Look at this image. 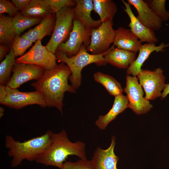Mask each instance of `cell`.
Instances as JSON below:
<instances>
[{"label":"cell","mask_w":169,"mask_h":169,"mask_svg":"<svg viewBox=\"0 0 169 169\" xmlns=\"http://www.w3.org/2000/svg\"><path fill=\"white\" fill-rule=\"evenodd\" d=\"M71 74L69 67L62 62L52 69L45 70L39 79L31 84L43 95L47 106L56 107L61 114L64 93H76L75 89L68 83Z\"/></svg>","instance_id":"cell-1"},{"label":"cell","mask_w":169,"mask_h":169,"mask_svg":"<svg viewBox=\"0 0 169 169\" xmlns=\"http://www.w3.org/2000/svg\"><path fill=\"white\" fill-rule=\"evenodd\" d=\"M75 155L80 159H87L85 143L75 142L69 139L66 131L54 133L51 142L48 148L35 161L37 163L60 168L68 156Z\"/></svg>","instance_id":"cell-2"},{"label":"cell","mask_w":169,"mask_h":169,"mask_svg":"<svg viewBox=\"0 0 169 169\" xmlns=\"http://www.w3.org/2000/svg\"><path fill=\"white\" fill-rule=\"evenodd\" d=\"M54 133L49 130L40 136L22 142L16 141L11 136L6 135L5 146L8 149V156L12 158L11 166H18L25 160L35 161L50 144Z\"/></svg>","instance_id":"cell-3"},{"label":"cell","mask_w":169,"mask_h":169,"mask_svg":"<svg viewBox=\"0 0 169 169\" xmlns=\"http://www.w3.org/2000/svg\"><path fill=\"white\" fill-rule=\"evenodd\" d=\"M87 51V48L83 44L77 54L72 57H68L57 50L54 54L57 60L66 64L70 69L71 75L69 79L75 89H78L81 85V72L84 67L92 63L99 66L107 64L104 57L107 51L99 54H90Z\"/></svg>","instance_id":"cell-4"},{"label":"cell","mask_w":169,"mask_h":169,"mask_svg":"<svg viewBox=\"0 0 169 169\" xmlns=\"http://www.w3.org/2000/svg\"><path fill=\"white\" fill-rule=\"evenodd\" d=\"M55 16L53 32L45 46L54 54L59 45L67 39L72 29L74 17V7L64 8L55 13Z\"/></svg>","instance_id":"cell-5"},{"label":"cell","mask_w":169,"mask_h":169,"mask_svg":"<svg viewBox=\"0 0 169 169\" xmlns=\"http://www.w3.org/2000/svg\"><path fill=\"white\" fill-rule=\"evenodd\" d=\"M6 88L7 94L0 101L1 104L18 110L33 104L38 105L42 107H47L44 96L38 91L22 92L7 85Z\"/></svg>","instance_id":"cell-6"},{"label":"cell","mask_w":169,"mask_h":169,"mask_svg":"<svg viewBox=\"0 0 169 169\" xmlns=\"http://www.w3.org/2000/svg\"><path fill=\"white\" fill-rule=\"evenodd\" d=\"M126 86L124 91L126 94L128 101V107L136 115L146 114L153 108L149 100L143 97L141 86L135 76L127 75L126 78Z\"/></svg>","instance_id":"cell-7"},{"label":"cell","mask_w":169,"mask_h":169,"mask_svg":"<svg viewBox=\"0 0 169 169\" xmlns=\"http://www.w3.org/2000/svg\"><path fill=\"white\" fill-rule=\"evenodd\" d=\"M113 26V21L102 23L99 27L92 29L87 51L93 54H100L107 51L111 44L113 43L115 37V30Z\"/></svg>","instance_id":"cell-8"},{"label":"cell","mask_w":169,"mask_h":169,"mask_svg":"<svg viewBox=\"0 0 169 169\" xmlns=\"http://www.w3.org/2000/svg\"><path fill=\"white\" fill-rule=\"evenodd\" d=\"M163 72L160 68L153 71L142 69L137 75L140 84L145 91L146 99L152 100L161 96V91L166 85Z\"/></svg>","instance_id":"cell-9"},{"label":"cell","mask_w":169,"mask_h":169,"mask_svg":"<svg viewBox=\"0 0 169 169\" xmlns=\"http://www.w3.org/2000/svg\"><path fill=\"white\" fill-rule=\"evenodd\" d=\"M38 40L26 54L16 59V63H23L36 65L45 70L53 68L57 64L55 54L42 45Z\"/></svg>","instance_id":"cell-10"},{"label":"cell","mask_w":169,"mask_h":169,"mask_svg":"<svg viewBox=\"0 0 169 169\" xmlns=\"http://www.w3.org/2000/svg\"><path fill=\"white\" fill-rule=\"evenodd\" d=\"M90 36L82 23L74 20L72 29L68 39L60 44L57 50L68 57H73L78 53L83 44L87 48L90 42Z\"/></svg>","instance_id":"cell-11"},{"label":"cell","mask_w":169,"mask_h":169,"mask_svg":"<svg viewBox=\"0 0 169 169\" xmlns=\"http://www.w3.org/2000/svg\"><path fill=\"white\" fill-rule=\"evenodd\" d=\"M45 71L42 67L36 65L16 63L12 69L13 75L6 85L12 89H16L28 81L38 80Z\"/></svg>","instance_id":"cell-12"},{"label":"cell","mask_w":169,"mask_h":169,"mask_svg":"<svg viewBox=\"0 0 169 169\" xmlns=\"http://www.w3.org/2000/svg\"><path fill=\"white\" fill-rule=\"evenodd\" d=\"M115 138L113 136L110 146L106 149L97 147L91 160L92 169H117L116 164L119 157L115 155L114 149Z\"/></svg>","instance_id":"cell-13"},{"label":"cell","mask_w":169,"mask_h":169,"mask_svg":"<svg viewBox=\"0 0 169 169\" xmlns=\"http://www.w3.org/2000/svg\"><path fill=\"white\" fill-rule=\"evenodd\" d=\"M122 2L125 6L124 10L128 16L130 20L129 24L130 30L142 42L149 43H157L158 40L153 29L142 23L133 13L130 5L123 0Z\"/></svg>","instance_id":"cell-14"},{"label":"cell","mask_w":169,"mask_h":169,"mask_svg":"<svg viewBox=\"0 0 169 169\" xmlns=\"http://www.w3.org/2000/svg\"><path fill=\"white\" fill-rule=\"evenodd\" d=\"M127 3L136 9L139 21L146 27L153 30H159L162 22L149 6L146 2L142 0H127Z\"/></svg>","instance_id":"cell-15"},{"label":"cell","mask_w":169,"mask_h":169,"mask_svg":"<svg viewBox=\"0 0 169 169\" xmlns=\"http://www.w3.org/2000/svg\"><path fill=\"white\" fill-rule=\"evenodd\" d=\"M76 1L77 4L74 7V20L80 22L90 35L91 30L99 27L102 23L100 20H95L91 17V13L94 8L93 0Z\"/></svg>","instance_id":"cell-16"},{"label":"cell","mask_w":169,"mask_h":169,"mask_svg":"<svg viewBox=\"0 0 169 169\" xmlns=\"http://www.w3.org/2000/svg\"><path fill=\"white\" fill-rule=\"evenodd\" d=\"M113 45L104 55L106 62L120 69H127L136 59V53L114 48Z\"/></svg>","instance_id":"cell-17"},{"label":"cell","mask_w":169,"mask_h":169,"mask_svg":"<svg viewBox=\"0 0 169 169\" xmlns=\"http://www.w3.org/2000/svg\"><path fill=\"white\" fill-rule=\"evenodd\" d=\"M154 43H146L142 44L139 49V53L136 59L129 66L126 71L128 75L137 76L141 70V67L150 54L153 52H163L164 49L169 46V43L165 44L162 43L156 46Z\"/></svg>","instance_id":"cell-18"},{"label":"cell","mask_w":169,"mask_h":169,"mask_svg":"<svg viewBox=\"0 0 169 169\" xmlns=\"http://www.w3.org/2000/svg\"><path fill=\"white\" fill-rule=\"evenodd\" d=\"M116 35L113 45L117 48L136 53L141 47L142 42L130 29L120 27L115 30Z\"/></svg>","instance_id":"cell-19"},{"label":"cell","mask_w":169,"mask_h":169,"mask_svg":"<svg viewBox=\"0 0 169 169\" xmlns=\"http://www.w3.org/2000/svg\"><path fill=\"white\" fill-rule=\"evenodd\" d=\"M56 20L55 14L53 13L43 18L36 27L29 29L22 36L26 38L33 43L41 40L47 35H52Z\"/></svg>","instance_id":"cell-20"},{"label":"cell","mask_w":169,"mask_h":169,"mask_svg":"<svg viewBox=\"0 0 169 169\" xmlns=\"http://www.w3.org/2000/svg\"><path fill=\"white\" fill-rule=\"evenodd\" d=\"M128 101L126 96L122 94L115 96L112 107L106 114L99 116L95 125L100 130H105L110 122L128 107Z\"/></svg>","instance_id":"cell-21"},{"label":"cell","mask_w":169,"mask_h":169,"mask_svg":"<svg viewBox=\"0 0 169 169\" xmlns=\"http://www.w3.org/2000/svg\"><path fill=\"white\" fill-rule=\"evenodd\" d=\"M93 10L99 16L101 23L113 21L117 10L114 2L111 0H93Z\"/></svg>","instance_id":"cell-22"},{"label":"cell","mask_w":169,"mask_h":169,"mask_svg":"<svg viewBox=\"0 0 169 169\" xmlns=\"http://www.w3.org/2000/svg\"><path fill=\"white\" fill-rule=\"evenodd\" d=\"M21 13L30 17L43 18L52 13L50 7L44 0H31Z\"/></svg>","instance_id":"cell-23"},{"label":"cell","mask_w":169,"mask_h":169,"mask_svg":"<svg viewBox=\"0 0 169 169\" xmlns=\"http://www.w3.org/2000/svg\"><path fill=\"white\" fill-rule=\"evenodd\" d=\"M12 22V18L0 15V43L7 46L11 44L17 36Z\"/></svg>","instance_id":"cell-24"},{"label":"cell","mask_w":169,"mask_h":169,"mask_svg":"<svg viewBox=\"0 0 169 169\" xmlns=\"http://www.w3.org/2000/svg\"><path fill=\"white\" fill-rule=\"evenodd\" d=\"M94 80L102 84L109 93L115 96L122 95L124 91L120 84L112 76L97 72L94 74Z\"/></svg>","instance_id":"cell-25"},{"label":"cell","mask_w":169,"mask_h":169,"mask_svg":"<svg viewBox=\"0 0 169 169\" xmlns=\"http://www.w3.org/2000/svg\"><path fill=\"white\" fill-rule=\"evenodd\" d=\"M43 18H31L23 15L20 12L12 18V22L17 35L19 36L24 31L39 24Z\"/></svg>","instance_id":"cell-26"},{"label":"cell","mask_w":169,"mask_h":169,"mask_svg":"<svg viewBox=\"0 0 169 169\" xmlns=\"http://www.w3.org/2000/svg\"><path fill=\"white\" fill-rule=\"evenodd\" d=\"M13 50L10 47L9 53L0 64V83L7 84L10 78L12 69L16 64V59Z\"/></svg>","instance_id":"cell-27"},{"label":"cell","mask_w":169,"mask_h":169,"mask_svg":"<svg viewBox=\"0 0 169 169\" xmlns=\"http://www.w3.org/2000/svg\"><path fill=\"white\" fill-rule=\"evenodd\" d=\"M149 6L162 22L169 19V11L165 8V0H152L146 1Z\"/></svg>","instance_id":"cell-28"},{"label":"cell","mask_w":169,"mask_h":169,"mask_svg":"<svg viewBox=\"0 0 169 169\" xmlns=\"http://www.w3.org/2000/svg\"><path fill=\"white\" fill-rule=\"evenodd\" d=\"M33 43L26 38L17 35L13 41L10 47L13 50L15 57H16L23 55Z\"/></svg>","instance_id":"cell-29"},{"label":"cell","mask_w":169,"mask_h":169,"mask_svg":"<svg viewBox=\"0 0 169 169\" xmlns=\"http://www.w3.org/2000/svg\"><path fill=\"white\" fill-rule=\"evenodd\" d=\"M49 6L52 13H56L62 8L66 7H74L77 4L76 0H44Z\"/></svg>","instance_id":"cell-30"},{"label":"cell","mask_w":169,"mask_h":169,"mask_svg":"<svg viewBox=\"0 0 169 169\" xmlns=\"http://www.w3.org/2000/svg\"><path fill=\"white\" fill-rule=\"evenodd\" d=\"M59 169H92V167L91 160L80 159L74 162L66 161Z\"/></svg>","instance_id":"cell-31"},{"label":"cell","mask_w":169,"mask_h":169,"mask_svg":"<svg viewBox=\"0 0 169 169\" xmlns=\"http://www.w3.org/2000/svg\"><path fill=\"white\" fill-rule=\"evenodd\" d=\"M18 10L12 2L7 0H0V15L6 13L12 18L18 13Z\"/></svg>","instance_id":"cell-32"},{"label":"cell","mask_w":169,"mask_h":169,"mask_svg":"<svg viewBox=\"0 0 169 169\" xmlns=\"http://www.w3.org/2000/svg\"><path fill=\"white\" fill-rule=\"evenodd\" d=\"M31 0H12L11 2L18 9L21 11L27 6Z\"/></svg>","instance_id":"cell-33"},{"label":"cell","mask_w":169,"mask_h":169,"mask_svg":"<svg viewBox=\"0 0 169 169\" xmlns=\"http://www.w3.org/2000/svg\"><path fill=\"white\" fill-rule=\"evenodd\" d=\"M10 48L6 45L0 44V60L1 61L7 55V53L9 52Z\"/></svg>","instance_id":"cell-34"},{"label":"cell","mask_w":169,"mask_h":169,"mask_svg":"<svg viewBox=\"0 0 169 169\" xmlns=\"http://www.w3.org/2000/svg\"><path fill=\"white\" fill-rule=\"evenodd\" d=\"M6 86L4 85L0 84V101L2 100L6 95Z\"/></svg>","instance_id":"cell-35"},{"label":"cell","mask_w":169,"mask_h":169,"mask_svg":"<svg viewBox=\"0 0 169 169\" xmlns=\"http://www.w3.org/2000/svg\"><path fill=\"white\" fill-rule=\"evenodd\" d=\"M168 94H169V84H166L163 92L162 93L161 99L165 98Z\"/></svg>","instance_id":"cell-36"},{"label":"cell","mask_w":169,"mask_h":169,"mask_svg":"<svg viewBox=\"0 0 169 169\" xmlns=\"http://www.w3.org/2000/svg\"><path fill=\"white\" fill-rule=\"evenodd\" d=\"M4 110L3 108L0 106V117L2 118L4 114Z\"/></svg>","instance_id":"cell-37"}]
</instances>
